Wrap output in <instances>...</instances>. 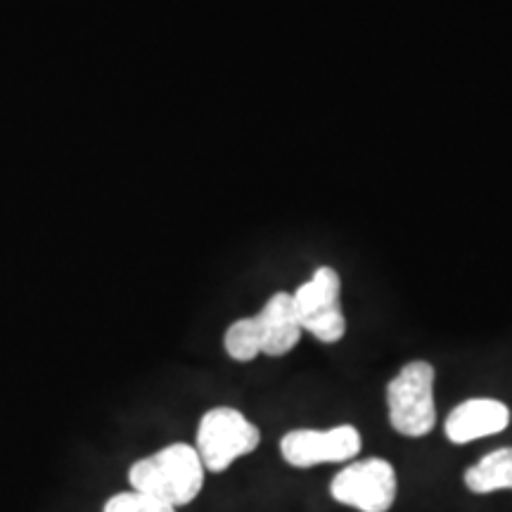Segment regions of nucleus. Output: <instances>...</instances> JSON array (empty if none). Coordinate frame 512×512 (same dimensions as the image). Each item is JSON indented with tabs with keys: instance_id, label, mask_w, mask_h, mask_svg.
<instances>
[{
	"instance_id": "obj_8",
	"label": "nucleus",
	"mask_w": 512,
	"mask_h": 512,
	"mask_svg": "<svg viewBox=\"0 0 512 512\" xmlns=\"http://www.w3.org/2000/svg\"><path fill=\"white\" fill-rule=\"evenodd\" d=\"M510 422L508 406L496 399H470L453 408L446 418V437L467 444L503 432Z\"/></svg>"
},
{
	"instance_id": "obj_10",
	"label": "nucleus",
	"mask_w": 512,
	"mask_h": 512,
	"mask_svg": "<svg viewBox=\"0 0 512 512\" xmlns=\"http://www.w3.org/2000/svg\"><path fill=\"white\" fill-rule=\"evenodd\" d=\"M105 512H176V508L159 503L145 494H138V491H124V494L112 496L105 503Z\"/></svg>"
},
{
	"instance_id": "obj_6",
	"label": "nucleus",
	"mask_w": 512,
	"mask_h": 512,
	"mask_svg": "<svg viewBox=\"0 0 512 512\" xmlns=\"http://www.w3.org/2000/svg\"><path fill=\"white\" fill-rule=\"evenodd\" d=\"M330 494L335 501L361 512H387L396 498V472L382 458L358 460L337 472Z\"/></svg>"
},
{
	"instance_id": "obj_7",
	"label": "nucleus",
	"mask_w": 512,
	"mask_h": 512,
	"mask_svg": "<svg viewBox=\"0 0 512 512\" xmlns=\"http://www.w3.org/2000/svg\"><path fill=\"white\" fill-rule=\"evenodd\" d=\"M358 451H361V434L351 425H339L332 430H294L280 441V453L294 467L344 463Z\"/></svg>"
},
{
	"instance_id": "obj_9",
	"label": "nucleus",
	"mask_w": 512,
	"mask_h": 512,
	"mask_svg": "<svg viewBox=\"0 0 512 512\" xmlns=\"http://www.w3.org/2000/svg\"><path fill=\"white\" fill-rule=\"evenodd\" d=\"M465 484L472 494L512 489V448H498L465 472Z\"/></svg>"
},
{
	"instance_id": "obj_5",
	"label": "nucleus",
	"mask_w": 512,
	"mask_h": 512,
	"mask_svg": "<svg viewBox=\"0 0 512 512\" xmlns=\"http://www.w3.org/2000/svg\"><path fill=\"white\" fill-rule=\"evenodd\" d=\"M259 427L252 425L235 408H211L204 413L197 430V448L204 470L223 472L235 460L252 453L259 446Z\"/></svg>"
},
{
	"instance_id": "obj_4",
	"label": "nucleus",
	"mask_w": 512,
	"mask_h": 512,
	"mask_svg": "<svg viewBox=\"0 0 512 512\" xmlns=\"http://www.w3.org/2000/svg\"><path fill=\"white\" fill-rule=\"evenodd\" d=\"M339 297H342V278L332 266L316 268V273L292 294L299 325L318 342L335 344L347 332V318Z\"/></svg>"
},
{
	"instance_id": "obj_3",
	"label": "nucleus",
	"mask_w": 512,
	"mask_h": 512,
	"mask_svg": "<svg viewBox=\"0 0 512 512\" xmlns=\"http://www.w3.org/2000/svg\"><path fill=\"white\" fill-rule=\"evenodd\" d=\"M434 377L437 373H434L432 363L411 361L389 382V422L403 437H425L437 425Z\"/></svg>"
},
{
	"instance_id": "obj_2",
	"label": "nucleus",
	"mask_w": 512,
	"mask_h": 512,
	"mask_svg": "<svg viewBox=\"0 0 512 512\" xmlns=\"http://www.w3.org/2000/svg\"><path fill=\"white\" fill-rule=\"evenodd\" d=\"M133 491L155 501L181 508L195 501L204 484V465L200 453L188 444H171L152 453L128 470Z\"/></svg>"
},
{
	"instance_id": "obj_1",
	"label": "nucleus",
	"mask_w": 512,
	"mask_h": 512,
	"mask_svg": "<svg viewBox=\"0 0 512 512\" xmlns=\"http://www.w3.org/2000/svg\"><path fill=\"white\" fill-rule=\"evenodd\" d=\"M304 330L299 325L297 313H294L292 294L290 292H275L268 297L256 316L240 318L226 330L228 356L233 361L247 363L254 361L259 354L266 356H285L297 347L302 339Z\"/></svg>"
}]
</instances>
